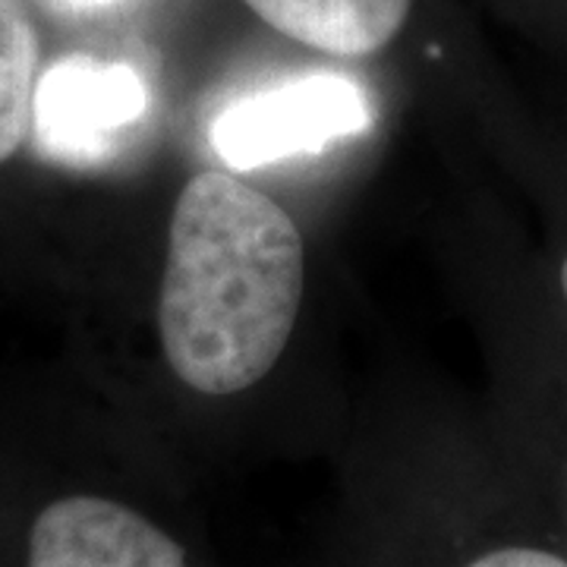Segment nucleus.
Here are the masks:
<instances>
[{
    "label": "nucleus",
    "instance_id": "1a4fd4ad",
    "mask_svg": "<svg viewBox=\"0 0 567 567\" xmlns=\"http://www.w3.org/2000/svg\"><path fill=\"white\" fill-rule=\"evenodd\" d=\"M561 293H565V300H567V256H565V262H561Z\"/></svg>",
    "mask_w": 567,
    "mask_h": 567
},
{
    "label": "nucleus",
    "instance_id": "7ed1b4c3",
    "mask_svg": "<svg viewBox=\"0 0 567 567\" xmlns=\"http://www.w3.org/2000/svg\"><path fill=\"white\" fill-rule=\"evenodd\" d=\"M148 111V82L136 66L70 54L39 76L32 130L44 158L89 167L117 148Z\"/></svg>",
    "mask_w": 567,
    "mask_h": 567
},
{
    "label": "nucleus",
    "instance_id": "39448f33",
    "mask_svg": "<svg viewBox=\"0 0 567 567\" xmlns=\"http://www.w3.org/2000/svg\"><path fill=\"white\" fill-rule=\"evenodd\" d=\"M278 29L334 58H365L388 48L404 29L413 0H244Z\"/></svg>",
    "mask_w": 567,
    "mask_h": 567
},
{
    "label": "nucleus",
    "instance_id": "0eeeda50",
    "mask_svg": "<svg viewBox=\"0 0 567 567\" xmlns=\"http://www.w3.org/2000/svg\"><path fill=\"white\" fill-rule=\"evenodd\" d=\"M466 567H567L565 555L533 546H502L476 555Z\"/></svg>",
    "mask_w": 567,
    "mask_h": 567
},
{
    "label": "nucleus",
    "instance_id": "6e6552de",
    "mask_svg": "<svg viewBox=\"0 0 567 567\" xmlns=\"http://www.w3.org/2000/svg\"><path fill=\"white\" fill-rule=\"evenodd\" d=\"M51 3L66 10V13H99V10L121 3V0H51Z\"/></svg>",
    "mask_w": 567,
    "mask_h": 567
},
{
    "label": "nucleus",
    "instance_id": "f03ea898",
    "mask_svg": "<svg viewBox=\"0 0 567 567\" xmlns=\"http://www.w3.org/2000/svg\"><path fill=\"white\" fill-rule=\"evenodd\" d=\"M372 107L363 85L338 73H309L237 99L215 117L212 142L234 171H252L297 155H316L334 142L363 136Z\"/></svg>",
    "mask_w": 567,
    "mask_h": 567
},
{
    "label": "nucleus",
    "instance_id": "423d86ee",
    "mask_svg": "<svg viewBox=\"0 0 567 567\" xmlns=\"http://www.w3.org/2000/svg\"><path fill=\"white\" fill-rule=\"evenodd\" d=\"M39 66V29L25 3L0 0V164L13 158L29 140Z\"/></svg>",
    "mask_w": 567,
    "mask_h": 567
},
{
    "label": "nucleus",
    "instance_id": "f257e3e1",
    "mask_svg": "<svg viewBox=\"0 0 567 567\" xmlns=\"http://www.w3.org/2000/svg\"><path fill=\"white\" fill-rule=\"evenodd\" d=\"M306 281L300 227L252 183L189 177L167 234L158 331L183 385L224 398L262 382L293 334Z\"/></svg>",
    "mask_w": 567,
    "mask_h": 567
},
{
    "label": "nucleus",
    "instance_id": "20e7f679",
    "mask_svg": "<svg viewBox=\"0 0 567 567\" xmlns=\"http://www.w3.org/2000/svg\"><path fill=\"white\" fill-rule=\"evenodd\" d=\"M29 567H189V558L167 529L130 505L70 495L35 517Z\"/></svg>",
    "mask_w": 567,
    "mask_h": 567
}]
</instances>
